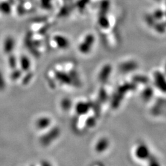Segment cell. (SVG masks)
Segmentation results:
<instances>
[{
  "instance_id": "9",
  "label": "cell",
  "mask_w": 166,
  "mask_h": 166,
  "mask_svg": "<svg viewBox=\"0 0 166 166\" xmlns=\"http://www.w3.org/2000/svg\"><path fill=\"white\" fill-rule=\"evenodd\" d=\"M19 64L20 69L23 72H28L30 71L31 66V62L29 57H28L26 55H22L19 60Z\"/></svg>"
},
{
  "instance_id": "15",
  "label": "cell",
  "mask_w": 166,
  "mask_h": 166,
  "mask_svg": "<svg viewBox=\"0 0 166 166\" xmlns=\"http://www.w3.org/2000/svg\"><path fill=\"white\" fill-rule=\"evenodd\" d=\"M86 124L88 128H93L95 124V120L93 117H90L87 119Z\"/></svg>"
},
{
  "instance_id": "6",
  "label": "cell",
  "mask_w": 166,
  "mask_h": 166,
  "mask_svg": "<svg viewBox=\"0 0 166 166\" xmlns=\"http://www.w3.org/2000/svg\"><path fill=\"white\" fill-rule=\"evenodd\" d=\"M56 78L61 83L66 85H71L74 83V79L70 74L62 71H57L55 74Z\"/></svg>"
},
{
  "instance_id": "13",
  "label": "cell",
  "mask_w": 166,
  "mask_h": 166,
  "mask_svg": "<svg viewBox=\"0 0 166 166\" xmlns=\"http://www.w3.org/2000/svg\"><path fill=\"white\" fill-rule=\"evenodd\" d=\"M22 70L17 68L12 70V71L10 74V78L13 81H16L22 75Z\"/></svg>"
},
{
  "instance_id": "2",
  "label": "cell",
  "mask_w": 166,
  "mask_h": 166,
  "mask_svg": "<svg viewBox=\"0 0 166 166\" xmlns=\"http://www.w3.org/2000/svg\"><path fill=\"white\" fill-rule=\"evenodd\" d=\"M94 43L95 36L94 34L91 33L86 34L78 46L79 51L83 54H89L92 50Z\"/></svg>"
},
{
  "instance_id": "16",
  "label": "cell",
  "mask_w": 166,
  "mask_h": 166,
  "mask_svg": "<svg viewBox=\"0 0 166 166\" xmlns=\"http://www.w3.org/2000/svg\"><path fill=\"white\" fill-rule=\"evenodd\" d=\"M1 9L4 12H6V13H8L10 12V7L9 6V4H8L7 3H2L1 5Z\"/></svg>"
},
{
  "instance_id": "4",
  "label": "cell",
  "mask_w": 166,
  "mask_h": 166,
  "mask_svg": "<svg viewBox=\"0 0 166 166\" xmlns=\"http://www.w3.org/2000/svg\"><path fill=\"white\" fill-rule=\"evenodd\" d=\"M91 105L89 103L86 102H78L75 107L76 113L79 116L86 115L91 109Z\"/></svg>"
},
{
  "instance_id": "17",
  "label": "cell",
  "mask_w": 166,
  "mask_h": 166,
  "mask_svg": "<svg viewBox=\"0 0 166 166\" xmlns=\"http://www.w3.org/2000/svg\"><path fill=\"white\" fill-rule=\"evenodd\" d=\"M33 74L31 73H27V75L23 78V84H28L30 81L31 79H32L33 78Z\"/></svg>"
},
{
  "instance_id": "3",
  "label": "cell",
  "mask_w": 166,
  "mask_h": 166,
  "mask_svg": "<svg viewBox=\"0 0 166 166\" xmlns=\"http://www.w3.org/2000/svg\"><path fill=\"white\" fill-rule=\"evenodd\" d=\"M53 39L54 43L59 49H68L70 46V43L69 39L63 35L57 34L54 36Z\"/></svg>"
},
{
  "instance_id": "18",
  "label": "cell",
  "mask_w": 166,
  "mask_h": 166,
  "mask_svg": "<svg viewBox=\"0 0 166 166\" xmlns=\"http://www.w3.org/2000/svg\"><path fill=\"white\" fill-rule=\"evenodd\" d=\"M51 0H42V1H41V3H42V5L43 6L45 3H46V5L44 6V7H46V8H49L50 6H51Z\"/></svg>"
},
{
  "instance_id": "10",
  "label": "cell",
  "mask_w": 166,
  "mask_h": 166,
  "mask_svg": "<svg viewBox=\"0 0 166 166\" xmlns=\"http://www.w3.org/2000/svg\"><path fill=\"white\" fill-rule=\"evenodd\" d=\"M110 70H111V67L109 65H106L102 69L99 74V79L101 81H104L107 80V79L108 78L110 75Z\"/></svg>"
},
{
  "instance_id": "5",
  "label": "cell",
  "mask_w": 166,
  "mask_h": 166,
  "mask_svg": "<svg viewBox=\"0 0 166 166\" xmlns=\"http://www.w3.org/2000/svg\"><path fill=\"white\" fill-rule=\"evenodd\" d=\"M52 124V119L48 116H42L39 118L35 123L36 127L39 130H45L48 129Z\"/></svg>"
},
{
  "instance_id": "7",
  "label": "cell",
  "mask_w": 166,
  "mask_h": 166,
  "mask_svg": "<svg viewBox=\"0 0 166 166\" xmlns=\"http://www.w3.org/2000/svg\"><path fill=\"white\" fill-rule=\"evenodd\" d=\"M15 47V41L12 36H7L3 43V50L7 54H10Z\"/></svg>"
},
{
  "instance_id": "19",
  "label": "cell",
  "mask_w": 166,
  "mask_h": 166,
  "mask_svg": "<svg viewBox=\"0 0 166 166\" xmlns=\"http://www.w3.org/2000/svg\"><path fill=\"white\" fill-rule=\"evenodd\" d=\"M42 165L43 166H50L51 164L49 163L48 162H46V161H43V163H42Z\"/></svg>"
},
{
  "instance_id": "11",
  "label": "cell",
  "mask_w": 166,
  "mask_h": 166,
  "mask_svg": "<svg viewBox=\"0 0 166 166\" xmlns=\"http://www.w3.org/2000/svg\"><path fill=\"white\" fill-rule=\"evenodd\" d=\"M72 102L69 98H64L61 100L60 107L63 111H68L72 107Z\"/></svg>"
},
{
  "instance_id": "1",
  "label": "cell",
  "mask_w": 166,
  "mask_h": 166,
  "mask_svg": "<svg viewBox=\"0 0 166 166\" xmlns=\"http://www.w3.org/2000/svg\"><path fill=\"white\" fill-rule=\"evenodd\" d=\"M60 133V129L59 127L52 128L41 137L40 142L43 146H48L59 137Z\"/></svg>"
},
{
  "instance_id": "8",
  "label": "cell",
  "mask_w": 166,
  "mask_h": 166,
  "mask_svg": "<svg viewBox=\"0 0 166 166\" xmlns=\"http://www.w3.org/2000/svg\"><path fill=\"white\" fill-rule=\"evenodd\" d=\"M109 146V141L106 138H102L99 139L95 145V150L97 153H100L105 151Z\"/></svg>"
},
{
  "instance_id": "14",
  "label": "cell",
  "mask_w": 166,
  "mask_h": 166,
  "mask_svg": "<svg viewBox=\"0 0 166 166\" xmlns=\"http://www.w3.org/2000/svg\"><path fill=\"white\" fill-rule=\"evenodd\" d=\"M6 87V82L4 76L0 70V91H2Z\"/></svg>"
},
{
  "instance_id": "12",
  "label": "cell",
  "mask_w": 166,
  "mask_h": 166,
  "mask_svg": "<svg viewBox=\"0 0 166 166\" xmlns=\"http://www.w3.org/2000/svg\"><path fill=\"white\" fill-rule=\"evenodd\" d=\"M17 64H18V61L15 55H14L12 54H9V57H8V65L9 67L12 70H14L17 67Z\"/></svg>"
}]
</instances>
